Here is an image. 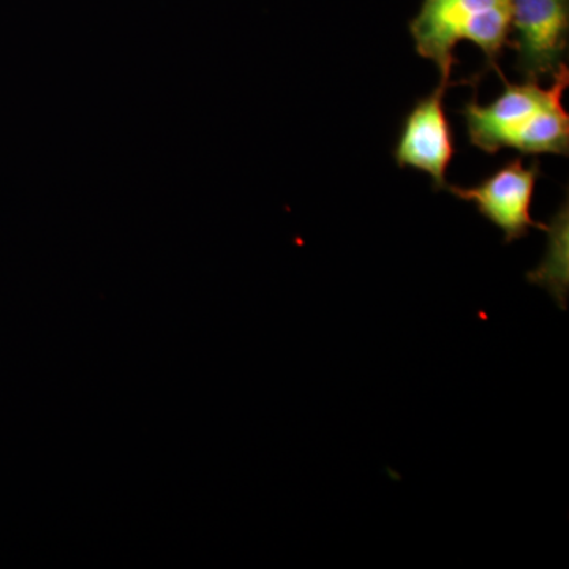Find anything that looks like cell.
Instances as JSON below:
<instances>
[{"instance_id": "obj_1", "label": "cell", "mask_w": 569, "mask_h": 569, "mask_svg": "<svg viewBox=\"0 0 569 569\" xmlns=\"http://www.w3.org/2000/svg\"><path fill=\"white\" fill-rule=\"evenodd\" d=\"M505 91L493 102L481 104L477 93L463 104L468 141L489 156L501 149H516L520 156H568L569 116L561 104L569 84L568 66L545 89L537 81L511 84L503 78Z\"/></svg>"}, {"instance_id": "obj_2", "label": "cell", "mask_w": 569, "mask_h": 569, "mask_svg": "<svg viewBox=\"0 0 569 569\" xmlns=\"http://www.w3.org/2000/svg\"><path fill=\"white\" fill-rule=\"evenodd\" d=\"M511 0H422L408 28L418 54L436 63L441 82L452 84L460 41L477 44L486 58L485 71L496 70L503 80L498 59L511 48Z\"/></svg>"}, {"instance_id": "obj_3", "label": "cell", "mask_w": 569, "mask_h": 569, "mask_svg": "<svg viewBox=\"0 0 569 569\" xmlns=\"http://www.w3.org/2000/svg\"><path fill=\"white\" fill-rule=\"evenodd\" d=\"M511 48L523 81H541L567 66L569 0H511Z\"/></svg>"}, {"instance_id": "obj_4", "label": "cell", "mask_w": 569, "mask_h": 569, "mask_svg": "<svg viewBox=\"0 0 569 569\" xmlns=\"http://www.w3.org/2000/svg\"><path fill=\"white\" fill-rule=\"evenodd\" d=\"M539 178L541 168L538 160L526 167L522 157H518L508 160L478 186L459 187L448 183L445 190L459 200L477 206L478 212L485 219L503 231L505 244H512L527 238L530 228L548 230V224L535 222L530 213L535 186Z\"/></svg>"}, {"instance_id": "obj_5", "label": "cell", "mask_w": 569, "mask_h": 569, "mask_svg": "<svg viewBox=\"0 0 569 569\" xmlns=\"http://www.w3.org/2000/svg\"><path fill=\"white\" fill-rule=\"evenodd\" d=\"M449 86L440 81L407 112L392 151L397 167L429 174L436 192L447 189V171L456 153L455 134L443 104Z\"/></svg>"}, {"instance_id": "obj_6", "label": "cell", "mask_w": 569, "mask_h": 569, "mask_svg": "<svg viewBox=\"0 0 569 569\" xmlns=\"http://www.w3.org/2000/svg\"><path fill=\"white\" fill-rule=\"evenodd\" d=\"M549 233V253L545 263L539 266L537 271L530 272L527 279L530 282L541 284L549 290V293L556 296L557 301L565 309V299L568 293V204L561 208L559 213L553 217L552 224L548 227Z\"/></svg>"}]
</instances>
